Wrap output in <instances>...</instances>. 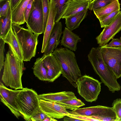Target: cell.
Returning a JSON list of instances; mask_svg holds the SVG:
<instances>
[{
  "label": "cell",
  "instance_id": "13",
  "mask_svg": "<svg viewBox=\"0 0 121 121\" xmlns=\"http://www.w3.org/2000/svg\"><path fill=\"white\" fill-rule=\"evenodd\" d=\"M42 56L43 64L47 71L48 81L53 82L61 74V67L52 53Z\"/></svg>",
  "mask_w": 121,
  "mask_h": 121
},
{
  "label": "cell",
  "instance_id": "15",
  "mask_svg": "<svg viewBox=\"0 0 121 121\" xmlns=\"http://www.w3.org/2000/svg\"><path fill=\"white\" fill-rule=\"evenodd\" d=\"M62 25L60 22L55 23L50 34L48 43L43 56L52 54L59 45L62 34Z\"/></svg>",
  "mask_w": 121,
  "mask_h": 121
},
{
  "label": "cell",
  "instance_id": "35",
  "mask_svg": "<svg viewBox=\"0 0 121 121\" xmlns=\"http://www.w3.org/2000/svg\"><path fill=\"white\" fill-rule=\"evenodd\" d=\"M33 0H30L28 3L26 8L24 18L26 22H27L31 9Z\"/></svg>",
  "mask_w": 121,
  "mask_h": 121
},
{
  "label": "cell",
  "instance_id": "40",
  "mask_svg": "<svg viewBox=\"0 0 121 121\" xmlns=\"http://www.w3.org/2000/svg\"><path fill=\"white\" fill-rule=\"evenodd\" d=\"M57 120L55 118L48 116L44 120V121H56Z\"/></svg>",
  "mask_w": 121,
  "mask_h": 121
},
{
  "label": "cell",
  "instance_id": "42",
  "mask_svg": "<svg viewBox=\"0 0 121 121\" xmlns=\"http://www.w3.org/2000/svg\"><path fill=\"white\" fill-rule=\"evenodd\" d=\"M7 0H0V2H2L3 1H6Z\"/></svg>",
  "mask_w": 121,
  "mask_h": 121
},
{
  "label": "cell",
  "instance_id": "34",
  "mask_svg": "<svg viewBox=\"0 0 121 121\" xmlns=\"http://www.w3.org/2000/svg\"><path fill=\"white\" fill-rule=\"evenodd\" d=\"M10 5L9 0L6 1L2 6L1 11L0 13V17L5 16L7 14Z\"/></svg>",
  "mask_w": 121,
  "mask_h": 121
},
{
  "label": "cell",
  "instance_id": "20",
  "mask_svg": "<svg viewBox=\"0 0 121 121\" xmlns=\"http://www.w3.org/2000/svg\"><path fill=\"white\" fill-rule=\"evenodd\" d=\"M3 39L5 43L7 44L9 47L12 49L18 57L23 61V57L21 47L12 28H11L5 37Z\"/></svg>",
  "mask_w": 121,
  "mask_h": 121
},
{
  "label": "cell",
  "instance_id": "14",
  "mask_svg": "<svg viewBox=\"0 0 121 121\" xmlns=\"http://www.w3.org/2000/svg\"><path fill=\"white\" fill-rule=\"evenodd\" d=\"M90 2L79 0H68L63 7L61 18H65L89 9Z\"/></svg>",
  "mask_w": 121,
  "mask_h": 121
},
{
  "label": "cell",
  "instance_id": "4",
  "mask_svg": "<svg viewBox=\"0 0 121 121\" xmlns=\"http://www.w3.org/2000/svg\"><path fill=\"white\" fill-rule=\"evenodd\" d=\"M39 99L37 92L32 89L23 88L17 98V103L22 116L26 121L41 110Z\"/></svg>",
  "mask_w": 121,
  "mask_h": 121
},
{
  "label": "cell",
  "instance_id": "33",
  "mask_svg": "<svg viewBox=\"0 0 121 121\" xmlns=\"http://www.w3.org/2000/svg\"><path fill=\"white\" fill-rule=\"evenodd\" d=\"M48 116L41 110L31 117L30 121H44Z\"/></svg>",
  "mask_w": 121,
  "mask_h": 121
},
{
  "label": "cell",
  "instance_id": "32",
  "mask_svg": "<svg viewBox=\"0 0 121 121\" xmlns=\"http://www.w3.org/2000/svg\"><path fill=\"white\" fill-rule=\"evenodd\" d=\"M66 116H69L79 120L80 121H101L100 120L93 118L90 116L78 115L69 113Z\"/></svg>",
  "mask_w": 121,
  "mask_h": 121
},
{
  "label": "cell",
  "instance_id": "2",
  "mask_svg": "<svg viewBox=\"0 0 121 121\" xmlns=\"http://www.w3.org/2000/svg\"><path fill=\"white\" fill-rule=\"evenodd\" d=\"M52 54L61 67L62 76L77 88L76 82L82 75L74 53L68 48L61 47L56 48Z\"/></svg>",
  "mask_w": 121,
  "mask_h": 121
},
{
  "label": "cell",
  "instance_id": "9",
  "mask_svg": "<svg viewBox=\"0 0 121 121\" xmlns=\"http://www.w3.org/2000/svg\"><path fill=\"white\" fill-rule=\"evenodd\" d=\"M22 89L13 90L7 88L1 82L0 85V98L1 102L18 118L22 116L17 101V96Z\"/></svg>",
  "mask_w": 121,
  "mask_h": 121
},
{
  "label": "cell",
  "instance_id": "37",
  "mask_svg": "<svg viewBox=\"0 0 121 121\" xmlns=\"http://www.w3.org/2000/svg\"><path fill=\"white\" fill-rule=\"evenodd\" d=\"M108 45L111 47L121 46V41L118 39H113Z\"/></svg>",
  "mask_w": 121,
  "mask_h": 121
},
{
  "label": "cell",
  "instance_id": "8",
  "mask_svg": "<svg viewBox=\"0 0 121 121\" xmlns=\"http://www.w3.org/2000/svg\"><path fill=\"white\" fill-rule=\"evenodd\" d=\"M26 23L28 28L33 33L40 35L43 33L44 18L42 0H33Z\"/></svg>",
  "mask_w": 121,
  "mask_h": 121
},
{
  "label": "cell",
  "instance_id": "11",
  "mask_svg": "<svg viewBox=\"0 0 121 121\" xmlns=\"http://www.w3.org/2000/svg\"><path fill=\"white\" fill-rule=\"evenodd\" d=\"M67 111L71 114L86 116L99 115L116 117V114L112 107L98 105Z\"/></svg>",
  "mask_w": 121,
  "mask_h": 121
},
{
  "label": "cell",
  "instance_id": "21",
  "mask_svg": "<svg viewBox=\"0 0 121 121\" xmlns=\"http://www.w3.org/2000/svg\"><path fill=\"white\" fill-rule=\"evenodd\" d=\"M88 9H86L79 13L65 18V24L66 27L71 31L78 28L81 22L87 15Z\"/></svg>",
  "mask_w": 121,
  "mask_h": 121
},
{
  "label": "cell",
  "instance_id": "6",
  "mask_svg": "<svg viewBox=\"0 0 121 121\" xmlns=\"http://www.w3.org/2000/svg\"><path fill=\"white\" fill-rule=\"evenodd\" d=\"M88 57L95 71L99 76L102 82L108 83L113 79L115 75L104 62L100 47L92 48L88 55Z\"/></svg>",
  "mask_w": 121,
  "mask_h": 121
},
{
  "label": "cell",
  "instance_id": "3",
  "mask_svg": "<svg viewBox=\"0 0 121 121\" xmlns=\"http://www.w3.org/2000/svg\"><path fill=\"white\" fill-rule=\"evenodd\" d=\"M12 28L21 47L23 61H30L35 56L39 35L34 33L28 28H25L14 23H12Z\"/></svg>",
  "mask_w": 121,
  "mask_h": 121
},
{
  "label": "cell",
  "instance_id": "16",
  "mask_svg": "<svg viewBox=\"0 0 121 121\" xmlns=\"http://www.w3.org/2000/svg\"><path fill=\"white\" fill-rule=\"evenodd\" d=\"M55 2L50 0L49 14L44 33L41 50L42 53L45 51L50 34L55 23V19L57 12Z\"/></svg>",
  "mask_w": 121,
  "mask_h": 121
},
{
  "label": "cell",
  "instance_id": "7",
  "mask_svg": "<svg viewBox=\"0 0 121 121\" xmlns=\"http://www.w3.org/2000/svg\"><path fill=\"white\" fill-rule=\"evenodd\" d=\"M100 48L105 64L117 79L121 77V46L111 47L107 44Z\"/></svg>",
  "mask_w": 121,
  "mask_h": 121
},
{
  "label": "cell",
  "instance_id": "29",
  "mask_svg": "<svg viewBox=\"0 0 121 121\" xmlns=\"http://www.w3.org/2000/svg\"><path fill=\"white\" fill-rule=\"evenodd\" d=\"M120 11V10L116 11L99 21L101 27H103L109 25L115 19Z\"/></svg>",
  "mask_w": 121,
  "mask_h": 121
},
{
  "label": "cell",
  "instance_id": "26",
  "mask_svg": "<svg viewBox=\"0 0 121 121\" xmlns=\"http://www.w3.org/2000/svg\"><path fill=\"white\" fill-rule=\"evenodd\" d=\"M114 0H93L90 3L89 9L94 10L102 9L110 4Z\"/></svg>",
  "mask_w": 121,
  "mask_h": 121
},
{
  "label": "cell",
  "instance_id": "28",
  "mask_svg": "<svg viewBox=\"0 0 121 121\" xmlns=\"http://www.w3.org/2000/svg\"><path fill=\"white\" fill-rule=\"evenodd\" d=\"M42 1L44 18L43 33L44 34L49 14L50 0H42Z\"/></svg>",
  "mask_w": 121,
  "mask_h": 121
},
{
  "label": "cell",
  "instance_id": "22",
  "mask_svg": "<svg viewBox=\"0 0 121 121\" xmlns=\"http://www.w3.org/2000/svg\"><path fill=\"white\" fill-rule=\"evenodd\" d=\"M12 9L10 5L6 15L0 17V38L4 39L12 28Z\"/></svg>",
  "mask_w": 121,
  "mask_h": 121
},
{
  "label": "cell",
  "instance_id": "10",
  "mask_svg": "<svg viewBox=\"0 0 121 121\" xmlns=\"http://www.w3.org/2000/svg\"><path fill=\"white\" fill-rule=\"evenodd\" d=\"M104 27L100 34L96 38L100 47L107 44L121 30V11L109 25Z\"/></svg>",
  "mask_w": 121,
  "mask_h": 121
},
{
  "label": "cell",
  "instance_id": "19",
  "mask_svg": "<svg viewBox=\"0 0 121 121\" xmlns=\"http://www.w3.org/2000/svg\"><path fill=\"white\" fill-rule=\"evenodd\" d=\"M38 96L39 99L54 102L77 97L72 91H65L41 94Z\"/></svg>",
  "mask_w": 121,
  "mask_h": 121
},
{
  "label": "cell",
  "instance_id": "27",
  "mask_svg": "<svg viewBox=\"0 0 121 121\" xmlns=\"http://www.w3.org/2000/svg\"><path fill=\"white\" fill-rule=\"evenodd\" d=\"M56 3L57 12L55 17V23L59 21L61 18L63 7L68 0H53Z\"/></svg>",
  "mask_w": 121,
  "mask_h": 121
},
{
  "label": "cell",
  "instance_id": "39",
  "mask_svg": "<svg viewBox=\"0 0 121 121\" xmlns=\"http://www.w3.org/2000/svg\"><path fill=\"white\" fill-rule=\"evenodd\" d=\"M63 120L64 121H80L79 120L73 118L71 117L65 116L64 117Z\"/></svg>",
  "mask_w": 121,
  "mask_h": 121
},
{
  "label": "cell",
  "instance_id": "23",
  "mask_svg": "<svg viewBox=\"0 0 121 121\" xmlns=\"http://www.w3.org/2000/svg\"><path fill=\"white\" fill-rule=\"evenodd\" d=\"M120 10V4L118 0H114L104 7L93 11L96 17L100 21L112 12Z\"/></svg>",
  "mask_w": 121,
  "mask_h": 121
},
{
  "label": "cell",
  "instance_id": "18",
  "mask_svg": "<svg viewBox=\"0 0 121 121\" xmlns=\"http://www.w3.org/2000/svg\"><path fill=\"white\" fill-rule=\"evenodd\" d=\"M30 0H20L17 6L12 10V23L18 25L25 22L24 18L25 11L28 3Z\"/></svg>",
  "mask_w": 121,
  "mask_h": 121
},
{
  "label": "cell",
  "instance_id": "41",
  "mask_svg": "<svg viewBox=\"0 0 121 121\" xmlns=\"http://www.w3.org/2000/svg\"><path fill=\"white\" fill-rule=\"evenodd\" d=\"M83 0V1H90V2H91L93 0Z\"/></svg>",
  "mask_w": 121,
  "mask_h": 121
},
{
  "label": "cell",
  "instance_id": "24",
  "mask_svg": "<svg viewBox=\"0 0 121 121\" xmlns=\"http://www.w3.org/2000/svg\"><path fill=\"white\" fill-rule=\"evenodd\" d=\"M43 57L37 58L33 69L34 74L39 80L48 81L47 71L44 66L43 61Z\"/></svg>",
  "mask_w": 121,
  "mask_h": 121
},
{
  "label": "cell",
  "instance_id": "12",
  "mask_svg": "<svg viewBox=\"0 0 121 121\" xmlns=\"http://www.w3.org/2000/svg\"><path fill=\"white\" fill-rule=\"evenodd\" d=\"M39 102L41 110L55 118H63L69 113L64 108L55 103L41 99Z\"/></svg>",
  "mask_w": 121,
  "mask_h": 121
},
{
  "label": "cell",
  "instance_id": "1",
  "mask_svg": "<svg viewBox=\"0 0 121 121\" xmlns=\"http://www.w3.org/2000/svg\"><path fill=\"white\" fill-rule=\"evenodd\" d=\"M1 80L5 86L15 90L22 89V77L24 68L23 61L9 47L4 58Z\"/></svg>",
  "mask_w": 121,
  "mask_h": 121
},
{
  "label": "cell",
  "instance_id": "36",
  "mask_svg": "<svg viewBox=\"0 0 121 121\" xmlns=\"http://www.w3.org/2000/svg\"><path fill=\"white\" fill-rule=\"evenodd\" d=\"M90 117L100 120L101 121H115L116 118L109 116L99 115H93Z\"/></svg>",
  "mask_w": 121,
  "mask_h": 121
},
{
  "label": "cell",
  "instance_id": "31",
  "mask_svg": "<svg viewBox=\"0 0 121 121\" xmlns=\"http://www.w3.org/2000/svg\"><path fill=\"white\" fill-rule=\"evenodd\" d=\"M5 43L2 38H0V71L3 66L4 56V46Z\"/></svg>",
  "mask_w": 121,
  "mask_h": 121
},
{
  "label": "cell",
  "instance_id": "43",
  "mask_svg": "<svg viewBox=\"0 0 121 121\" xmlns=\"http://www.w3.org/2000/svg\"><path fill=\"white\" fill-rule=\"evenodd\" d=\"M120 40L121 41V37L120 38Z\"/></svg>",
  "mask_w": 121,
  "mask_h": 121
},
{
  "label": "cell",
  "instance_id": "30",
  "mask_svg": "<svg viewBox=\"0 0 121 121\" xmlns=\"http://www.w3.org/2000/svg\"><path fill=\"white\" fill-rule=\"evenodd\" d=\"M112 105L116 115L115 121H121V99L114 100Z\"/></svg>",
  "mask_w": 121,
  "mask_h": 121
},
{
  "label": "cell",
  "instance_id": "38",
  "mask_svg": "<svg viewBox=\"0 0 121 121\" xmlns=\"http://www.w3.org/2000/svg\"><path fill=\"white\" fill-rule=\"evenodd\" d=\"M12 10H13L17 5L20 0H9Z\"/></svg>",
  "mask_w": 121,
  "mask_h": 121
},
{
  "label": "cell",
  "instance_id": "17",
  "mask_svg": "<svg viewBox=\"0 0 121 121\" xmlns=\"http://www.w3.org/2000/svg\"><path fill=\"white\" fill-rule=\"evenodd\" d=\"M63 34L61 45L72 51H75L77 49L78 43L81 41L79 36L66 27H65Z\"/></svg>",
  "mask_w": 121,
  "mask_h": 121
},
{
  "label": "cell",
  "instance_id": "25",
  "mask_svg": "<svg viewBox=\"0 0 121 121\" xmlns=\"http://www.w3.org/2000/svg\"><path fill=\"white\" fill-rule=\"evenodd\" d=\"M55 103L61 105L66 109L72 110L78 109L85 105L83 102L77 97Z\"/></svg>",
  "mask_w": 121,
  "mask_h": 121
},
{
  "label": "cell",
  "instance_id": "5",
  "mask_svg": "<svg viewBox=\"0 0 121 121\" xmlns=\"http://www.w3.org/2000/svg\"><path fill=\"white\" fill-rule=\"evenodd\" d=\"M101 82L93 78L85 75L81 76L76 82L78 93L86 101H95L101 91Z\"/></svg>",
  "mask_w": 121,
  "mask_h": 121
}]
</instances>
